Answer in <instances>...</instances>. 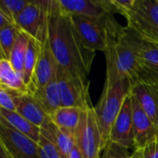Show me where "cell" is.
Returning <instances> with one entry per match:
<instances>
[{
	"label": "cell",
	"instance_id": "obj_1",
	"mask_svg": "<svg viewBox=\"0 0 158 158\" xmlns=\"http://www.w3.org/2000/svg\"><path fill=\"white\" fill-rule=\"evenodd\" d=\"M47 41L59 68L88 80L96 53L84 45L72 16L61 9L58 0L49 1Z\"/></svg>",
	"mask_w": 158,
	"mask_h": 158
},
{
	"label": "cell",
	"instance_id": "obj_2",
	"mask_svg": "<svg viewBox=\"0 0 158 158\" xmlns=\"http://www.w3.org/2000/svg\"><path fill=\"white\" fill-rule=\"evenodd\" d=\"M143 40L130 28L120 25L110 15L107 19L105 82L132 81L142 69Z\"/></svg>",
	"mask_w": 158,
	"mask_h": 158
},
{
	"label": "cell",
	"instance_id": "obj_3",
	"mask_svg": "<svg viewBox=\"0 0 158 158\" xmlns=\"http://www.w3.org/2000/svg\"><path fill=\"white\" fill-rule=\"evenodd\" d=\"M129 93V81H119L115 83L104 82L101 98L97 106H94L102 136L104 150L109 143L113 124L119 114Z\"/></svg>",
	"mask_w": 158,
	"mask_h": 158
},
{
	"label": "cell",
	"instance_id": "obj_4",
	"mask_svg": "<svg viewBox=\"0 0 158 158\" xmlns=\"http://www.w3.org/2000/svg\"><path fill=\"white\" fill-rule=\"evenodd\" d=\"M123 17L144 42L158 45V0H135Z\"/></svg>",
	"mask_w": 158,
	"mask_h": 158
},
{
	"label": "cell",
	"instance_id": "obj_5",
	"mask_svg": "<svg viewBox=\"0 0 158 158\" xmlns=\"http://www.w3.org/2000/svg\"><path fill=\"white\" fill-rule=\"evenodd\" d=\"M50 0H30L19 14L15 25L40 44L47 41Z\"/></svg>",
	"mask_w": 158,
	"mask_h": 158
},
{
	"label": "cell",
	"instance_id": "obj_6",
	"mask_svg": "<svg viewBox=\"0 0 158 158\" xmlns=\"http://www.w3.org/2000/svg\"><path fill=\"white\" fill-rule=\"evenodd\" d=\"M75 142L84 158H101L102 151H104L103 142L93 106L82 109Z\"/></svg>",
	"mask_w": 158,
	"mask_h": 158
},
{
	"label": "cell",
	"instance_id": "obj_7",
	"mask_svg": "<svg viewBox=\"0 0 158 158\" xmlns=\"http://www.w3.org/2000/svg\"><path fill=\"white\" fill-rule=\"evenodd\" d=\"M61 106H75L84 109L91 105L89 81L71 74L59 68L57 72Z\"/></svg>",
	"mask_w": 158,
	"mask_h": 158
},
{
	"label": "cell",
	"instance_id": "obj_8",
	"mask_svg": "<svg viewBox=\"0 0 158 158\" xmlns=\"http://www.w3.org/2000/svg\"><path fill=\"white\" fill-rule=\"evenodd\" d=\"M109 16L105 15L102 18L72 16L84 45L92 52L105 51L107 42V19Z\"/></svg>",
	"mask_w": 158,
	"mask_h": 158
},
{
	"label": "cell",
	"instance_id": "obj_9",
	"mask_svg": "<svg viewBox=\"0 0 158 158\" xmlns=\"http://www.w3.org/2000/svg\"><path fill=\"white\" fill-rule=\"evenodd\" d=\"M129 83L133 97L158 126V79L141 71Z\"/></svg>",
	"mask_w": 158,
	"mask_h": 158
},
{
	"label": "cell",
	"instance_id": "obj_10",
	"mask_svg": "<svg viewBox=\"0 0 158 158\" xmlns=\"http://www.w3.org/2000/svg\"><path fill=\"white\" fill-rule=\"evenodd\" d=\"M109 143L123 150L134 149V127L132 112V95H127L110 132ZM108 143V144H109Z\"/></svg>",
	"mask_w": 158,
	"mask_h": 158
},
{
	"label": "cell",
	"instance_id": "obj_11",
	"mask_svg": "<svg viewBox=\"0 0 158 158\" xmlns=\"http://www.w3.org/2000/svg\"><path fill=\"white\" fill-rule=\"evenodd\" d=\"M0 139L13 158H39L38 143L2 120Z\"/></svg>",
	"mask_w": 158,
	"mask_h": 158
},
{
	"label": "cell",
	"instance_id": "obj_12",
	"mask_svg": "<svg viewBox=\"0 0 158 158\" xmlns=\"http://www.w3.org/2000/svg\"><path fill=\"white\" fill-rule=\"evenodd\" d=\"M59 65L52 54L47 41L41 44L40 53L36 67L33 75L32 81L28 87L29 93H34L36 89L41 88L57 77Z\"/></svg>",
	"mask_w": 158,
	"mask_h": 158
},
{
	"label": "cell",
	"instance_id": "obj_13",
	"mask_svg": "<svg viewBox=\"0 0 158 158\" xmlns=\"http://www.w3.org/2000/svg\"><path fill=\"white\" fill-rule=\"evenodd\" d=\"M61 9L71 16L102 18L114 15L110 0H58Z\"/></svg>",
	"mask_w": 158,
	"mask_h": 158
},
{
	"label": "cell",
	"instance_id": "obj_14",
	"mask_svg": "<svg viewBox=\"0 0 158 158\" xmlns=\"http://www.w3.org/2000/svg\"><path fill=\"white\" fill-rule=\"evenodd\" d=\"M132 112L134 127V150L136 151L142 149L151 140L157 136L158 126L149 118L133 95Z\"/></svg>",
	"mask_w": 158,
	"mask_h": 158
},
{
	"label": "cell",
	"instance_id": "obj_15",
	"mask_svg": "<svg viewBox=\"0 0 158 158\" xmlns=\"http://www.w3.org/2000/svg\"><path fill=\"white\" fill-rule=\"evenodd\" d=\"M7 92L14 102L16 111L32 124L41 128L49 118L31 94H20L13 91Z\"/></svg>",
	"mask_w": 158,
	"mask_h": 158
},
{
	"label": "cell",
	"instance_id": "obj_16",
	"mask_svg": "<svg viewBox=\"0 0 158 158\" xmlns=\"http://www.w3.org/2000/svg\"><path fill=\"white\" fill-rule=\"evenodd\" d=\"M31 94L48 117L61 106V93L57 77L47 85L36 89Z\"/></svg>",
	"mask_w": 158,
	"mask_h": 158
},
{
	"label": "cell",
	"instance_id": "obj_17",
	"mask_svg": "<svg viewBox=\"0 0 158 158\" xmlns=\"http://www.w3.org/2000/svg\"><path fill=\"white\" fill-rule=\"evenodd\" d=\"M40 130L41 134L50 140L67 157L70 152L76 145L75 136L60 129L51 121L50 118L44 123Z\"/></svg>",
	"mask_w": 158,
	"mask_h": 158
},
{
	"label": "cell",
	"instance_id": "obj_18",
	"mask_svg": "<svg viewBox=\"0 0 158 158\" xmlns=\"http://www.w3.org/2000/svg\"><path fill=\"white\" fill-rule=\"evenodd\" d=\"M82 109L75 106H61L50 116L51 121L60 129L75 136L81 120Z\"/></svg>",
	"mask_w": 158,
	"mask_h": 158
},
{
	"label": "cell",
	"instance_id": "obj_19",
	"mask_svg": "<svg viewBox=\"0 0 158 158\" xmlns=\"http://www.w3.org/2000/svg\"><path fill=\"white\" fill-rule=\"evenodd\" d=\"M0 120L4 121L20 132L25 134L35 143H38L41 135L40 128L26 120L17 111L8 110L0 106Z\"/></svg>",
	"mask_w": 158,
	"mask_h": 158
},
{
	"label": "cell",
	"instance_id": "obj_20",
	"mask_svg": "<svg viewBox=\"0 0 158 158\" xmlns=\"http://www.w3.org/2000/svg\"><path fill=\"white\" fill-rule=\"evenodd\" d=\"M0 86L7 91L30 94L23 76L14 69L7 58L0 59Z\"/></svg>",
	"mask_w": 158,
	"mask_h": 158
},
{
	"label": "cell",
	"instance_id": "obj_21",
	"mask_svg": "<svg viewBox=\"0 0 158 158\" xmlns=\"http://www.w3.org/2000/svg\"><path fill=\"white\" fill-rule=\"evenodd\" d=\"M30 38L31 37L27 33L20 31L8 57V60L10 61L14 69L21 75L23 72L24 59L26 56Z\"/></svg>",
	"mask_w": 158,
	"mask_h": 158
},
{
	"label": "cell",
	"instance_id": "obj_22",
	"mask_svg": "<svg viewBox=\"0 0 158 158\" xmlns=\"http://www.w3.org/2000/svg\"><path fill=\"white\" fill-rule=\"evenodd\" d=\"M40 48H41V44L38 43L36 40L30 38L26 56L24 59L23 72H22L24 82L26 83V85L28 87L33 79V75H34V69L36 67V63L38 60L39 53H40Z\"/></svg>",
	"mask_w": 158,
	"mask_h": 158
},
{
	"label": "cell",
	"instance_id": "obj_23",
	"mask_svg": "<svg viewBox=\"0 0 158 158\" xmlns=\"http://www.w3.org/2000/svg\"><path fill=\"white\" fill-rule=\"evenodd\" d=\"M142 71L158 79V45L143 41Z\"/></svg>",
	"mask_w": 158,
	"mask_h": 158
},
{
	"label": "cell",
	"instance_id": "obj_24",
	"mask_svg": "<svg viewBox=\"0 0 158 158\" xmlns=\"http://www.w3.org/2000/svg\"><path fill=\"white\" fill-rule=\"evenodd\" d=\"M20 31V30L13 24L7 25L0 29V47L5 56V58L8 59Z\"/></svg>",
	"mask_w": 158,
	"mask_h": 158
},
{
	"label": "cell",
	"instance_id": "obj_25",
	"mask_svg": "<svg viewBox=\"0 0 158 158\" xmlns=\"http://www.w3.org/2000/svg\"><path fill=\"white\" fill-rule=\"evenodd\" d=\"M29 2L30 0H0V11L11 24L15 25L17 17Z\"/></svg>",
	"mask_w": 158,
	"mask_h": 158
},
{
	"label": "cell",
	"instance_id": "obj_26",
	"mask_svg": "<svg viewBox=\"0 0 158 158\" xmlns=\"http://www.w3.org/2000/svg\"><path fill=\"white\" fill-rule=\"evenodd\" d=\"M132 156L134 158H158V135L142 149L136 150Z\"/></svg>",
	"mask_w": 158,
	"mask_h": 158
},
{
	"label": "cell",
	"instance_id": "obj_27",
	"mask_svg": "<svg viewBox=\"0 0 158 158\" xmlns=\"http://www.w3.org/2000/svg\"><path fill=\"white\" fill-rule=\"evenodd\" d=\"M37 143L44 150V152L46 153L48 158H67V156H65L61 153V151L50 140H48L42 134L40 135Z\"/></svg>",
	"mask_w": 158,
	"mask_h": 158
},
{
	"label": "cell",
	"instance_id": "obj_28",
	"mask_svg": "<svg viewBox=\"0 0 158 158\" xmlns=\"http://www.w3.org/2000/svg\"><path fill=\"white\" fill-rule=\"evenodd\" d=\"M0 106L8 110L16 111L14 102L9 94V93L0 86Z\"/></svg>",
	"mask_w": 158,
	"mask_h": 158
},
{
	"label": "cell",
	"instance_id": "obj_29",
	"mask_svg": "<svg viewBox=\"0 0 158 158\" xmlns=\"http://www.w3.org/2000/svg\"><path fill=\"white\" fill-rule=\"evenodd\" d=\"M123 149H121L120 147H117L114 144L109 143L107 145V147L104 150V154L101 158H119L121 156V155L119 156V151H121Z\"/></svg>",
	"mask_w": 158,
	"mask_h": 158
},
{
	"label": "cell",
	"instance_id": "obj_30",
	"mask_svg": "<svg viewBox=\"0 0 158 158\" xmlns=\"http://www.w3.org/2000/svg\"><path fill=\"white\" fill-rule=\"evenodd\" d=\"M0 158H13L0 139Z\"/></svg>",
	"mask_w": 158,
	"mask_h": 158
},
{
	"label": "cell",
	"instance_id": "obj_31",
	"mask_svg": "<svg viewBox=\"0 0 158 158\" xmlns=\"http://www.w3.org/2000/svg\"><path fill=\"white\" fill-rule=\"evenodd\" d=\"M67 158H84V156H83L82 153L80 152L79 148L77 147V145H75L74 147V149L68 155V157Z\"/></svg>",
	"mask_w": 158,
	"mask_h": 158
},
{
	"label": "cell",
	"instance_id": "obj_32",
	"mask_svg": "<svg viewBox=\"0 0 158 158\" xmlns=\"http://www.w3.org/2000/svg\"><path fill=\"white\" fill-rule=\"evenodd\" d=\"M9 24H11L9 21H8V19L4 16V14L0 11V29H2V28H4L5 26H7V25H9Z\"/></svg>",
	"mask_w": 158,
	"mask_h": 158
},
{
	"label": "cell",
	"instance_id": "obj_33",
	"mask_svg": "<svg viewBox=\"0 0 158 158\" xmlns=\"http://www.w3.org/2000/svg\"><path fill=\"white\" fill-rule=\"evenodd\" d=\"M2 58H5V56H4V54H3V52H2V49H1V47H0V59H2Z\"/></svg>",
	"mask_w": 158,
	"mask_h": 158
},
{
	"label": "cell",
	"instance_id": "obj_34",
	"mask_svg": "<svg viewBox=\"0 0 158 158\" xmlns=\"http://www.w3.org/2000/svg\"><path fill=\"white\" fill-rule=\"evenodd\" d=\"M119 158H129V156H120Z\"/></svg>",
	"mask_w": 158,
	"mask_h": 158
},
{
	"label": "cell",
	"instance_id": "obj_35",
	"mask_svg": "<svg viewBox=\"0 0 158 158\" xmlns=\"http://www.w3.org/2000/svg\"><path fill=\"white\" fill-rule=\"evenodd\" d=\"M129 158H134V157H133V156H129Z\"/></svg>",
	"mask_w": 158,
	"mask_h": 158
}]
</instances>
